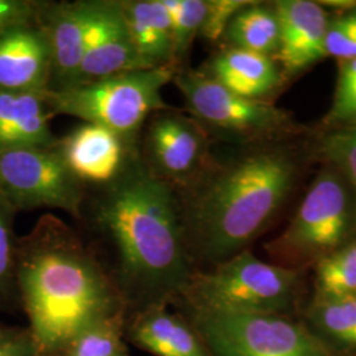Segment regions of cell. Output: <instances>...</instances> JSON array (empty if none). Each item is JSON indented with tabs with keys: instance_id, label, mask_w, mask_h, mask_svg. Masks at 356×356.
I'll return each instance as SVG.
<instances>
[{
	"instance_id": "cell-1",
	"label": "cell",
	"mask_w": 356,
	"mask_h": 356,
	"mask_svg": "<svg viewBox=\"0 0 356 356\" xmlns=\"http://www.w3.org/2000/svg\"><path fill=\"white\" fill-rule=\"evenodd\" d=\"M92 191L81 219L128 312L173 305L195 272L177 191L139 157L119 179Z\"/></svg>"
},
{
	"instance_id": "cell-2",
	"label": "cell",
	"mask_w": 356,
	"mask_h": 356,
	"mask_svg": "<svg viewBox=\"0 0 356 356\" xmlns=\"http://www.w3.org/2000/svg\"><path fill=\"white\" fill-rule=\"evenodd\" d=\"M305 156L293 139L239 145L220 161L211 156L202 175L177 191L194 267L248 250L296 188Z\"/></svg>"
},
{
	"instance_id": "cell-3",
	"label": "cell",
	"mask_w": 356,
	"mask_h": 356,
	"mask_svg": "<svg viewBox=\"0 0 356 356\" xmlns=\"http://www.w3.org/2000/svg\"><path fill=\"white\" fill-rule=\"evenodd\" d=\"M16 288L38 356H60L94 323L128 313L94 247L51 214L17 239Z\"/></svg>"
},
{
	"instance_id": "cell-4",
	"label": "cell",
	"mask_w": 356,
	"mask_h": 356,
	"mask_svg": "<svg viewBox=\"0 0 356 356\" xmlns=\"http://www.w3.org/2000/svg\"><path fill=\"white\" fill-rule=\"evenodd\" d=\"M298 286V269L266 263L245 250L210 269H195L173 305L179 312L286 314Z\"/></svg>"
},
{
	"instance_id": "cell-5",
	"label": "cell",
	"mask_w": 356,
	"mask_h": 356,
	"mask_svg": "<svg viewBox=\"0 0 356 356\" xmlns=\"http://www.w3.org/2000/svg\"><path fill=\"white\" fill-rule=\"evenodd\" d=\"M173 66L104 76L91 82L45 92L53 115L76 118L113 129L131 140H140L147 120L165 110L163 90L173 81Z\"/></svg>"
},
{
	"instance_id": "cell-6",
	"label": "cell",
	"mask_w": 356,
	"mask_h": 356,
	"mask_svg": "<svg viewBox=\"0 0 356 356\" xmlns=\"http://www.w3.org/2000/svg\"><path fill=\"white\" fill-rule=\"evenodd\" d=\"M323 164L286 229L267 244L277 266L298 269L355 241V191L339 169Z\"/></svg>"
},
{
	"instance_id": "cell-7",
	"label": "cell",
	"mask_w": 356,
	"mask_h": 356,
	"mask_svg": "<svg viewBox=\"0 0 356 356\" xmlns=\"http://www.w3.org/2000/svg\"><path fill=\"white\" fill-rule=\"evenodd\" d=\"M182 94L188 114L211 138L238 145L288 140L302 134L292 115L268 101L243 98L200 70L179 69L172 81Z\"/></svg>"
},
{
	"instance_id": "cell-8",
	"label": "cell",
	"mask_w": 356,
	"mask_h": 356,
	"mask_svg": "<svg viewBox=\"0 0 356 356\" xmlns=\"http://www.w3.org/2000/svg\"><path fill=\"white\" fill-rule=\"evenodd\" d=\"M179 313L198 332L210 356H339L306 323L288 314Z\"/></svg>"
},
{
	"instance_id": "cell-9",
	"label": "cell",
	"mask_w": 356,
	"mask_h": 356,
	"mask_svg": "<svg viewBox=\"0 0 356 356\" xmlns=\"http://www.w3.org/2000/svg\"><path fill=\"white\" fill-rule=\"evenodd\" d=\"M86 195L56 145L0 149V197L15 213L56 209L81 219Z\"/></svg>"
},
{
	"instance_id": "cell-10",
	"label": "cell",
	"mask_w": 356,
	"mask_h": 356,
	"mask_svg": "<svg viewBox=\"0 0 356 356\" xmlns=\"http://www.w3.org/2000/svg\"><path fill=\"white\" fill-rule=\"evenodd\" d=\"M213 138L189 114L168 107L147 120L139 140L141 160L177 191L202 175L211 160Z\"/></svg>"
},
{
	"instance_id": "cell-11",
	"label": "cell",
	"mask_w": 356,
	"mask_h": 356,
	"mask_svg": "<svg viewBox=\"0 0 356 356\" xmlns=\"http://www.w3.org/2000/svg\"><path fill=\"white\" fill-rule=\"evenodd\" d=\"M56 148L69 172L88 191L111 185L140 157L139 140L92 123H82L58 138Z\"/></svg>"
},
{
	"instance_id": "cell-12",
	"label": "cell",
	"mask_w": 356,
	"mask_h": 356,
	"mask_svg": "<svg viewBox=\"0 0 356 356\" xmlns=\"http://www.w3.org/2000/svg\"><path fill=\"white\" fill-rule=\"evenodd\" d=\"M145 69L132 44L119 0H89L85 51L76 85Z\"/></svg>"
},
{
	"instance_id": "cell-13",
	"label": "cell",
	"mask_w": 356,
	"mask_h": 356,
	"mask_svg": "<svg viewBox=\"0 0 356 356\" xmlns=\"http://www.w3.org/2000/svg\"><path fill=\"white\" fill-rule=\"evenodd\" d=\"M273 6L280 23V42L273 60L286 81L327 57L326 36L330 17L318 1L279 0Z\"/></svg>"
},
{
	"instance_id": "cell-14",
	"label": "cell",
	"mask_w": 356,
	"mask_h": 356,
	"mask_svg": "<svg viewBox=\"0 0 356 356\" xmlns=\"http://www.w3.org/2000/svg\"><path fill=\"white\" fill-rule=\"evenodd\" d=\"M89 23V0L45 3L40 16L51 56L49 91L76 85Z\"/></svg>"
},
{
	"instance_id": "cell-15",
	"label": "cell",
	"mask_w": 356,
	"mask_h": 356,
	"mask_svg": "<svg viewBox=\"0 0 356 356\" xmlns=\"http://www.w3.org/2000/svg\"><path fill=\"white\" fill-rule=\"evenodd\" d=\"M124 338L154 356H210L188 318L165 304L128 312Z\"/></svg>"
},
{
	"instance_id": "cell-16",
	"label": "cell",
	"mask_w": 356,
	"mask_h": 356,
	"mask_svg": "<svg viewBox=\"0 0 356 356\" xmlns=\"http://www.w3.org/2000/svg\"><path fill=\"white\" fill-rule=\"evenodd\" d=\"M51 79V48L40 24L0 35V89L47 92Z\"/></svg>"
},
{
	"instance_id": "cell-17",
	"label": "cell",
	"mask_w": 356,
	"mask_h": 356,
	"mask_svg": "<svg viewBox=\"0 0 356 356\" xmlns=\"http://www.w3.org/2000/svg\"><path fill=\"white\" fill-rule=\"evenodd\" d=\"M225 89L254 101H269L285 82L277 63L268 56L223 48L200 70Z\"/></svg>"
},
{
	"instance_id": "cell-18",
	"label": "cell",
	"mask_w": 356,
	"mask_h": 356,
	"mask_svg": "<svg viewBox=\"0 0 356 356\" xmlns=\"http://www.w3.org/2000/svg\"><path fill=\"white\" fill-rule=\"evenodd\" d=\"M53 116L45 92L0 89V149L56 145Z\"/></svg>"
},
{
	"instance_id": "cell-19",
	"label": "cell",
	"mask_w": 356,
	"mask_h": 356,
	"mask_svg": "<svg viewBox=\"0 0 356 356\" xmlns=\"http://www.w3.org/2000/svg\"><path fill=\"white\" fill-rule=\"evenodd\" d=\"M119 6L143 65L147 69H177L170 20L163 0H119Z\"/></svg>"
},
{
	"instance_id": "cell-20",
	"label": "cell",
	"mask_w": 356,
	"mask_h": 356,
	"mask_svg": "<svg viewBox=\"0 0 356 356\" xmlns=\"http://www.w3.org/2000/svg\"><path fill=\"white\" fill-rule=\"evenodd\" d=\"M305 322L335 354H356V297H314L306 307Z\"/></svg>"
},
{
	"instance_id": "cell-21",
	"label": "cell",
	"mask_w": 356,
	"mask_h": 356,
	"mask_svg": "<svg viewBox=\"0 0 356 356\" xmlns=\"http://www.w3.org/2000/svg\"><path fill=\"white\" fill-rule=\"evenodd\" d=\"M222 42L225 48L275 58L280 42V23L273 3L251 1L245 6L231 20Z\"/></svg>"
},
{
	"instance_id": "cell-22",
	"label": "cell",
	"mask_w": 356,
	"mask_h": 356,
	"mask_svg": "<svg viewBox=\"0 0 356 356\" xmlns=\"http://www.w3.org/2000/svg\"><path fill=\"white\" fill-rule=\"evenodd\" d=\"M314 297H356V239L316 263Z\"/></svg>"
},
{
	"instance_id": "cell-23",
	"label": "cell",
	"mask_w": 356,
	"mask_h": 356,
	"mask_svg": "<svg viewBox=\"0 0 356 356\" xmlns=\"http://www.w3.org/2000/svg\"><path fill=\"white\" fill-rule=\"evenodd\" d=\"M127 313L94 323L78 334L60 356H129L124 338Z\"/></svg>"
},
{
	"instance_id": "cell-24",
	"label": "cell",
	"mask_w": 356,
	"mask_h": 356,
	"mask_svg": "<svg viewBox=\"0 0 356 356\" xmlns=\"http://www.w3.org/2000/svg\"><path fill=\"white\" fill-rule=\"evenodd\" d=\"M170 20L175 63L178 70L185 67L194 40L204 24L207 0H163Z\"/></svg>"
},
{
	"instance_id": "cell-25",
	"label": "cell",
	"mask_w": 356,
	"mask_h": 356,
	"mask_svg": "<svg viewBox=\"0 0 356 356\" xmlns=\"http://www.w3.org/2000/svg\"><path fill=\"white\" fill-rule=\"evenodd\" d=\"M15 210L0 197V307L20 306L16 288V245L13 235Z\"/></svg>"
},
{
	"instance_id": "cell-26",
	"label": "cell",
	"mask_w": 356,
	"mask_h": 356,
	"mask_svg": "<svg viewBox=\"0 0 356 356\" xmlns=\"http://www.w3.org/2000/svg\"><path fill=\"white\" fill-rule=\"evenodd\" d=\"M314 153L343 173L356 194V124L327 129Z\"/></svg>"
},
{
	"instance_id": "cell-27",
	"label": "cell",
	"mask_w": 356,
	"mask_h": 356,
	"mask_svg": "<svg viewBox=\"0 0 356 356\" xmlns=\"http://www.w3.org/2000/svg\"><path fill=\"white\" fill-rule=\"evenodd\" d=\"M323 124L327 129L356 124V58L339 63L334 98Z\"/></svg>"
},
{
	"instance_id": "cell-28",
	"label": "cell",
	"mask_w": 356,
	"mask_h": 356,
	"mask_svg": "<svg viewBox=\"0 0 356 356\" xmlns=\"http://www.w3.org/2000/svg\"><path fill=\"white\" fill-rule=\"evenodd\" d=\"M327 57L339 63L356 58V7L330 19L326 36Z\"/></svg>"
},
{
	"instance_id": "cell-29",
	"label": "cell",
	"mask_w": 356,
	"mask_h": 356,
	"mask_svg": "<svg viewBox=\"0 0 356 356\" xmlns=\"http://www.w3.org/2000/svg\"><path fill=\"white\" fill-rule=\"evenodd\" d=\"M252 0H207V10L200 38L216 44L223 40L231 20Z\"/></svg>"
},
{
	"instance_id": "cell-30",
	"label": "cell",
	"mask_w": 356,
	"mask_h": 356,
	"mask_svg": "<svg viewBox=\"0 0 356 356\" xmlns=\"http://www.w3.org/2000/svg\"><path fill=\"white\" fill-rule=\"evenodd\" d=\"M45 3L24 0H0V35L22 26L40 24Z\"/></svg>"
},
{
	"instance_id": "cell-31",
	"label": "cell",
	"mask_w": 356,
	"mask_h": 356,
	"mask_svg": "<svg viewBox=\"0 0 356 356\" xmlns=\"http://www.w3.org/2000/svg\"><path fill=\"white\" fill-rule=\"evenodd\" d=\"M0 356H38V346L28 327H13L0 342Z\"/></svg>"
},
{
	"instance_id": "cell-32",
	"label": "cell",
	"mask_w": 356,
	"mask_h": 356,
	"mask_svg": "<svg viewBox=\"0 0 356 356\" xmlns=\"http://www.w3.org/2000/svg\"><path fill=\"white\" fill-rule=\"evenodd\" d=\"M13 327H10V326H6V325L0 323V342L4 341L13 332Z\"/></svg>"
}]
</instances>
